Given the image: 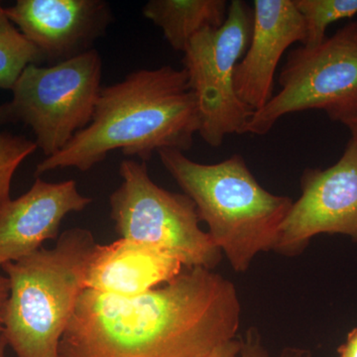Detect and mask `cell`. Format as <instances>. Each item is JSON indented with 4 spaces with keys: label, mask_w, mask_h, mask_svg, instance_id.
I'll use <instances>...</instances> for the list:
<instances>
[{
    "label": "cell",
    "mask_w": 357,
    "mask_h": 357,
    "mask_svg": "<svg viewBox=\"0 0 357 357\" xmlns=\"http://www.w3.org/2000/svg\"><path fill=\"white\" fill-rule=\"evenodd\" d=\"M236 286L213 270L185 269L137 297L84 290L61 342L63 357H204L237 338Z\"/></svg>",
    "instance_id": "6da1fadb"
},
{
    "label": "cell",
    "mask_w": 357,
    "mask_h": 357,
    "mask_svg": "<svg viewBox=\"0 0 357 357\" xmlns=\"http://www.w3.org/2000/svg\"><path fill=\"white\" fill-rule=\"evenodd\" d=\"M199 130L198 105L185 70H138L100 89L91 123L40 162L35 176L70 167L86 172L117 149L146 163L162 149H191Z\"/></svg>",
    "instance_id": "7a4b0ae2"
},
{
    "label": "cell",
    "mask_w": 357,
    "mask_h": 357,
    "mask_svg": "<svg viewBox=\"0 0 357 357\" xmlns=\"http://www.w3.org/2000/svg\"><path fill=\"white\" fill-rule=\"evenodd\" d=\"M158 154L234 271H248L259 253L275 250L294 202L264 189L241 155L202 164L178 150Z\"/></svg>",
    "instance_id": "3957f363"
},
{
    "label": "cell",
    "mask_w": 357,
    "mask_h": 357,
    "mask_svg": "<svg viewBox=\"0 0 357 357\" xmlns=\"http://www.w3.org/2000/svg\"><path fill=\"white\" fill-rule=\"evenodd\" d=\"M96 244L89 230L74 227L55 248L1 267L10 283L1 335L16 357H63L61 342L86 290Z\"/></svg>",
    "instance_id": "277c9868"
},
{
    "label": "cell",
    "mask_w": 357,
    "mask_h": 357,
    "mask_svg": "<svg viewBox=\"0 0 357 357\" xmlns=\"http://www.w3.org/2000/svg\"><path fill=\"white\" fill-rule=\"evenodd\" d=\"M102 62L95 49L65 62L30 65L0 105L2 124L22 122L35 134L45 156L58 153L93 119L100 95Z\"/></svg>",
    "instance_id": "5b68a950"
},
{
    "label": "cell",
    "mask_w": 357,
    "mask_h": 357,
    "mask_svg": "<svg viewBox=\"0 0 357 357\" xmlns=\"http://www.w3.org/2000/svg\"><path fill=\"white\" fill-rule=\"evenodd\" d=\"M121 185L109 198L110 217L121 238L157 246L172 253L187 269L213 270L222 252L199 227L194 202L155 184L145 162L124 160Z\"/></svg>",
    "instance_id": "8992f818"
},
{
    "label": "cell",
    "mask_w": 357,
    "mask_h": 357,
    "mask_svg": "<svg viewBox=\"0 0 357 357\" xmlns=\"http://www.w3.org/2000/svg\"><path fill=\"white\" fill-rule=\"evenodd\" d=\"M281 89L246 124L243 133L265 135L282 117L305 110H324L340 122L357 110V22H351L316 47L288 54Z\"/></svg>",
    "instance_id": "52a82bcc"
},
{
    "label": "cell",
    "mask_w": 357,
    "mask_h": 357,
    "mask_svg": "<svg viewBox=\"0 0 357 357\" xmlns=\"http://www.w3.org/2000/svg\"><path fill=\"white\" fill-rule=\"evenodd\" d=\"M252 29V9L243 0H232L223 25L199 33L183 53V69L198 105L199 134L211 147H220L230 134H243L255 114L234 88L236 66Z\"/></svg>",
    "instance_id": "ba28073f"
},
{
    "label": "cell",
    "mask_w": 357,
    "mask_h": 357,
    "mask_svg": "<svg viewBox=\"0 0 357 357\" xmlns=\"http://www.w3.org/2000/svg\"><path fill=\"white\" fill-rule=\"evenodd\" d=\"M301 196L282 227L275 252H303L319 234H342L357 243V140L351 138L335 165L307 168Z\"/></svg>",
    "instance_id": "9c48e42d"
},
{
    "label": "cell",
    "mask_w": 357,
    "mask_h": 357,
    "mask_svg": "<svg viewBox=\"0 0 357 357\" xmlns=\"http://www.w3.org/2000/svg\"><path fill=\"white\" fill-rule=\"evenodd\" d=\"M6 13L50 66L93 50L112 21L103 0H17Z\"/></svg>",
    "instance_id": "30bf717a"
},
{
    "label": "cell",
    "mask_w": 357,
    "mask_h": 357,
    "mask_svg": "<svg viewBox=\"0 0 357 357\" xmlns=\"http://www.w3.org/2000/svg\"><path fill=\"white\" fill-rule=\"evenodd\" d=\"M305 24L294 0H255L250 43L234 73L239 100L253 112L273 98L274 77L282 56L304 43Z\"/></svg>",
    "instance_id": "8fae6325"
},
{
    "label": "cell",
    "mask_w": 357,
    "mask_h": 357,
    "mask_svg": "<svg viewBox=\"0 0 357 357\" xmlns=\"http://www.w3.org/2000/svg\"><path fill=\"white\" fill-rule=\"evenodd\" d=\"M91 203L77 191L74 180L48 183L37 178L29 191L0 206V268L57 238L66 215L84 211Z\"/></svg>",
    "instance_id": "7c38bea8"
},
{
    "label": "cell",
    "mask_w": 357,
    "mask_h": 357,
    "mask_svg": "<svg viewBox=\"0 0 357 357\" xmlns=\"http://www.w3.org/2000/svg\"><path fill=\"white\" fill-rule=\"evenodd\" d=\"M185 269L172 253L130 239L96 243L86 268V290L137 297L170 283Z\"/></svg>",
    "instance_id": "4fadbf2b"
},
{
    "label": "cell",
    "mask_w": 357,
    "mask_h": 357,
    "mask_svg": "<svg viewBox=\"0 0 357 357\" xmlns=\"http://www.w3.org/2000/svg\"><path fill=\"white\" fill-rule=\"evenodd\" d=\"M227 10L225 0H150L142 13L161 28L174 50L184 53L199 33L222 26Z\"/></svg>",
    "instance_id": "5bb4252c"
},
{
    "label": "cell",
    "mask_w": 357,
    "mask_h": 357,
    "mask_svg": "<svg viewBox=\"0 0 357 357\" xmlns=\"http://www.w3.org/2000/svg\"><path fill=\"white\" fill-rule=\"evenodd\" d=\"M44 62L41 52L11 22L0 3V89L13 91L28 66Z\"/></svg>",
    "instance_id": "9a60e30c"
},
{
    "label": "cell",
    "mask_w": 357,
    "mask_h": 357,
    "mask_svg": "<svg viewBox=\"0 0 357 357\" xmlns=\"http://www.w3.org/2000/svg\"><path fill=\"white\" fill-rule=\"evenodd\" d=\"M305 24L302 46L316 47L326 39L328 26L357 14V0H294Z\"/></svg>",
    "instance_id": "2e32d148"
},
{
    "label": "cell",
    "mask_w": 357,
    "mask_h": 357,
    "mask_svg": "<svg viewBox=\"0 0 357 357\" xmlns=\"http://www.w3.org/2000/svg\"><path fill=\"white\" fill-rule=\"evenodd\" d=\"M1 124L0 115V126ZM37 148L35 141L0 131V206L11 199V181L18 167Z\"/></svg>",
    "instance_id": "e0dca14e"
},
{
    "label": "cell",
    "mask_w": 357,
    "mask_h": 357,
    "mask_svg": "<svg viewBox=\"0 0 357 357\" xmlns=\"http://www.w3.org/2000/svg\"><path fill=\"white\" fill-rule=\"evenodd\" d=\"M236 357H276L270 354L255 328H249L241 338V347ZM277 357H312V352L303 347H286Z\"/></svg>",
    "instance_id": "ac0fdd59"
},
{
    "label": "cell",
    "mask_w": 357,
    "mask_h": 357,
    "mask_svg": "<svg viewBox=\"0 0 357 357\" xmlns=\"http://www.w3.org/2000/svg\"><path fill=\"white\" fill-rule=\"evenodd\" d=\"M337 357H357V328L349 333L344 344L338 347Z\"/></svg>",
    "instance_id": "d6986e66"
},
{
    "label": "cell",
    "mask_w": 357,
    "mask_h": 357,
    "mask_svg": "<svg viewBox=\"0 0 357 357\" xmlns=\"http://www.w3.org/2000/svg\"><path fill=\"white\" fill-rule=\"evenodd\" d=\"M241 347V338L239 340H231L227 344L220 345L215 351H211L210 354L204 357H236L237 352Z\"/></svg>",
    "instance_id": "ffe728a7"
},
{
    "label": "cell",
    "mask_w": 357,
    "mask_h": 357,
    "mask_svg": "<svg viewBox=\"0 0 357 357\" xmlns=\"http://www.w3.org/2000/svg\"><path fill=\"white\" fill-rule=\"evenodd\" d=\"M10 293V283L6 275L0 274V333L3 330V310Z\"/></svg>",
    "instance_id": "44dd1931"
},
{
    "label": "cell",
    "mask_w": 357,
    "mask_h": 357,
    "mask_svg": "<svg viewBox=\"0 0 357 357\" xmlns=\"http://www.w3.org/2000/svg\"><path fill=\"white\" fill-rule=\"evenodd\" d=\"M340 123L344 124L345 128L351 131V138L357 140V110L349 114V116L344 117Z\"/></svg>",
    "instance_id": "7402d4cb"
},
{
    "label": "cell",
    "mask_w": 357,
    "mask_h": 357,
    "mask_svg": "<svg viewBox=\"0 0 357 357\" xmlns=\"http://www.w3.org/2000/svg\"><path fill=\"white\" fill-rule=\"evenodd\" d=\"M7 347H8V345H7L6 338L0 333V357H6V351Z\"/></svg>",
    "instance_id": "603a6c76"
}]
</instances>
